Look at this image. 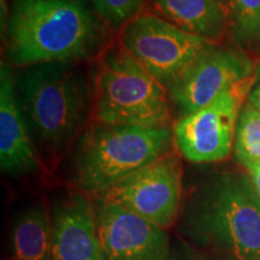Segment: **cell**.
I'll return each instance as SVG.
<instances>
[{
	"label": "cell",
	"instance_id": "obj_1",
	"mask_svg": "<svg viewBox=\"0 0 260 260\" xmlns=\"http://www.w3.org/2000/svg\"><path fill=\"white\" fill-rule=\"evenodd\" d=\"M103 24L87 0H11L6 59L19 69L89 59L104 44Z\"/></svg>",
	"mask_w": 260,
	"mask_h": 260
},
{
	"label": "cell",
	"instance_id": "obj_2",
	"mask_svg": "<svg viewBox=\"0 0 260 260\" xmlns=\"http://www.w3.org/2000/svg\"><path fill=\"white\" fill-rule=\"evenodd\" d=\"M15 84L31 138L41 147L58 151L84 132L92 111V83L76 64L23 68L15 75Z\"/></svg>",
	"mask_w": 260,
	"mask_h": 260
},
{
	"label": "cell",
	"instance_id": "obj_3",
	"mask_svg": "<svg viewBox=\"0 0 260 260\" xmlns=\"http://www.w3.org/2000/svg\"><path fill=\"white\" fill-rule=\"evenodd\" d=\"M174 130L167 126L96 122L81 135L74 158V183L102 193L122 178L170 152Z\"/></svg>",
	"mask_w": 260,
	"mask_h": 260
},
{
	"label": "cell",
	"instance_id": "obj_4",
	"mask_svg": "<svg viewBox=\"0 0 260 260\" xmlns=\"http://www.w3.org/2000/svg\"><path fill=\"white\" fill-rule=\"evenodd\" d=\"M184 230L198 240H214L235 260H260V195L245 176L228 175L190 200Z\"/></svg>",
	"mask_w": 260,
	"mask_h": 260
},
{
	"label": "cell",
	"instance_id": "obj_5",
	"mask_svg": "<svg viewBox=\"0 0 260 260\" xmlns=\"http://www.w3.org/2000/svg\"><path fill=\"white\" fill-rule=\"evenodd\" d=\"M92 92L93 111L99 123L167 126L171 121L168 90L122 44L100 56Z\"/></svg>",
	"mask_w": 260,
	"mask_h": 260
},
{
	"label": "cell",
	"instance_id": "obj_6",
	"mask_svg": "<svg viewBox=\"0 0 260 260\" xmlns=\"http://www.w3.org/2000/svg\"><path fill=\"white\" fill-rule=\"evenodd\" d=\"M254 75L234 83L216 99L175 123L174 144L191 162H214L232 152L235 129L246 100L255 86Z\"/></svg>",
	"mask_w": 260,
	"mask_h": 260
},
{
	"label": "cell",
	"instance_id": "obj_7",
	"mask_svg": "<svg viewBox=\"0 0 260 260\" xmlns=\"http://www.w3.org/2000/svg\"><path fill=\"white\" fill-rule=\"evenodd\" d=\"M126 51L168 90L213 42L182 30L153 14H141L121 32Z\"/></svg>",
	"mask_w": 260,
	"mask_h": 260
},
{
	"label": "cell",
	"instance_id": "obj_8",
	"mask_svg": "<svg viewBox=\"0 0 260 260\" xmlns=\"http://www.w3.org/2000/svg\"><path fill=\"white\" fill-rule=\"evenodd\" d=\"M182 164L169 152L110 186L98 199L115 204L162 229L176 220L182 195Z\"/></svg>",
	"mask_w": 260,
	"mask_h": 260
},
{
	"label": "cell",
	"instance_id": "obj_9",
	"mask_svg": "<svg viewBox=\"0 0 260 260\" xmlns=\"http://www.w3.org/2000/svg\"><path fill=\"white\" fill-rule=\"evenodd\" d=\"M251 58L240 48L213 44L168 88L181 117L206 106L234 83L254 75Z\"/></svg>",
	"mask_w": 260,
	"mask_h": 260
},
{
	"label": "cell",
	"instance_id": "obj_10",
	"mask_svg": "<svg viewBox=\"0 0 260 260\" xmlns=\"http://www.w3.org/2000/svg\"><path fill=\"white\" fill-rule=\"evenodd\" d=\"M94 213L103 260H167L170 254L162 228L99 199Z\"/></svg>",
	"mask_w": 260,
	"mask_h": 260
},
{
	"label": "cell",
	"instance_id": "obj_11",
	"mask_svg": "<svg viewBox=\"0 0 260 260\" xmlns=\"http://www.w3.org/2000/svg\"><path fill=\"white\" fill-rule=\"evenodd\" d=\"M52 260H103L95 213L83 193H73L54 207L51 220Z\"/></svg>",
	"mask_w": 260,
	"mask_h": 260
},
{
	"label": "cell",
	"instance_id": "obj_12",
	"mask_svg": "<svg viewBox=\"0 0 260 260\" xmlns=\"http://www.w3.org/2000/svg\"><path fill=\"white\" fill-rule=\"evenodd\" d=\"M0 167L11 176L37 170L39 158L19 106L15 75L9 64L0 68Z\"/></svg>",
	"mask_w": 260,
	"mask_h": 260
},
{
	"label": "cell",
	"instance_id": "obj_13",
	"mask_svg": "<svg viewBox=\"0 0 260 260\" xmlns=\"http://www.w3.org/2000/svg\"><path fill=\"white\" fill-rule=\"evenodd\" d=\"M158 16L182 30L218 44L226 35L220 0H148Z\"/></svg>",
	"mask_w": 260,
	"mask_h": 260
},
{
	"label": "cell",
	"instance_id": "obj_14",
	"mask_svg": "<svg viewBox=\"0 0 260 260\" xmlns=\"http://www.w3.org/2000/svg\"><path fill=\"white\" fill-rule=\"evenodd\" d=\"M11 260H52V230L46 206L37 204L18 216L10 241Z\"/></svg>",
	"mask_w": 260,
	"mask_h": 260
},
{
	"label": "cell",
	"instance_id": "obj_15",
	"mask_svg": "<svg viewBox=\"0 0 260 260\" xmlns=\"http://www.w3.org/2000/svg\"><path fill=\"white\" fill-rule=\"evenodd\" d=\"M226 34L239 46L260 41V0H220Z\"/></svg>",
	"mask_w": 260,
	"mask_h": 260
},
{
	"label": "cell",
	"instance_id": "obj_16",
	"mask_svg": "<svg viewBox=\"0 0 260 260\" xmlns=\"http://www.w3.org/2000/svg\"><path fill=\"white\" fill-rule=\"evenodd\" d=\"M234 151L237 161L248 170L260 164V111L249 102L243 105L237 119Z\"/></svg>",
	"mask_w": 260,
	"mask_h": 260
},
{
	"label": "cell",
	"instance_id": "obj_17",
	"mask_svg": "<svg viewBox=\"0 0 260 260\" xmlns=\"http://www.w3.org/2000/svg\"><path fill=\"white\" fill-rule=\"evenodd\" d=\"M146 0H89L95 15L107 27L123 29L130 21L144 14Z\"/></svg>",
	"mask_w": 260,
	"mask_h": 260
},
{
	"label": "cell",
	"instance_id": "obj_18",
	"mask_svg": "<svg viewBox=\"0 0 260 260\" xmlns=\"http://www.w3.org/2000/svg\"><path fill=\"white\" fill-rule=\"evenodd\" d=\"M9 17H10V4H8V0H0V31H2L3 39L5 38Z\"/></svg>",
	"mask_w": 260,
	"mask_h": 260
},
{
	"label": "cell",
	"instance_id": "obj_19",
	"mask_svg": "<svg viewBox=\"0 0 260 260\" xmlns=\"http://www.w3.org/2000/svg\"><path fill=\"white\" fill-rule=\"evenodd\" d=\"M248 102L253 104L260 111V82H256L255 86L253 87L251 93H249Z\"/></svg>",
	"mask_w": 260,
	"mask_h": 260
},
{
	"label": "cell",
	"instance_id": "obj_20",
	"mask_svg": "<svg viewBox=\"0 0 260 260\" xmlns=\"http://www.w3.org/2000/svg\"><path fill=\"white\" fill-rule=\"evenodd\" d=\"M249 174H251V181L253 186H254L256 193L260 195V164L254 169H252V170H249Z\"/></svg>",
	"mask_w": 260,
	"mask_h": 260
},
{
	"label": "cell",
	"instance_id": "obj_21",
	"mask_svg": "<svg viewBox=\"0 0 260 260\" xmlns=\"http://www.w3.org/2000/svg\"><path fill=\"white\" fill-rule=\"evenodd\" d=\"M167 260H193L189 258L188 255H181L178 253H175V254H169Z\"/></svg>",
	"mask_w": 260,
	"mask_h": 260
},
{
	"label": "cell",
	"instance_id": "obj_22",
	"mask_svg": "<svg viewBox=\"0 0 260 260\" xmlns=\"http://www.w3.org/2000/svg\"><path fill=\"white\" fill-rule=\"evenodd\" d=\"M254 77L256 82H260V61H258V64H255L254 67Z\"/></svg>",
	"mask_w": 260,
	"mask_h": 260
}]
</instances>
